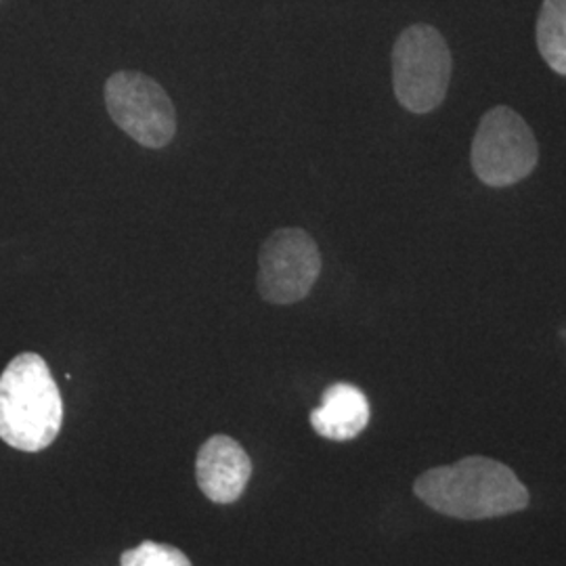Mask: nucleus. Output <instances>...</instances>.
Wrapping results in <instances>:
<instances>
[{"label":"nucleus","instance_id":"nucleus-1","mask_svg":"<svg viewBox=\"0 0 566 566\" xmlns=\"http://www.w3.org/2000/svg\"><path fill=\"white\" fill-rule=\"evenodd\" d=\"M413 491L426 506L458 521L500 518L528 506V491L512 468L483 455L428 470Z\"/></svg>","mask_w":566,"mask_h":566},{"label":"nucleus","instance_id":"nucleus-2","mask_svg":"<svg viewBox=\"0 0 566 566\" xmlns=\"http://www.w3.org/2000/svg\"><path fill=\"white\" fill-rule=\"evenodd\" d=\"M63 424L60 386L41 355L21 353L0 376V439L36 453L51 446Z\"/></svg>","mask_w":566,"mask_h":566},{"label":"nucleus","instance_id":"nucleus-3","mask_svg":"<svg viewBox=\"0 0 566 566\" xmlns=\"http://www.w3.org/2000/svg\"><path fill=\"white\" fill-rule=\"evenodd\" d=\"M451 53L443 34L426 23L409 25L392 49V86L405 109L428 114L446 99Z\"/></svg>","mask_w":566,"mask_h":566},{"label":"nucleus","instance_id":"nucleus-4","mask_svg":"<svg viewBox=\"0 0 566 566\" xmlns=\"http://www.w3.org/2000/svg\"><path fill=\"white\" fill-rule=\"evenodd\" d=\"M472 168L489 187H507L526 179L537 166L533 130L506 105L486 112L472 142Z\"/></svg>","mask_w":566,"mask_h":566},{"label":"nucleus","instance_id":"nucleus-5","mask_svg":"<svg viewBox=\"0 0 566 566\" xmlns=\"http://www.w3.org/2000/svg\"><path fill=\"white\" fill-rule=\"evenodd\" d=\"M103 95L112 120L143 147L163 149L175 139V105L154 78L142 72H116L105 82Z\"/></svg>","mask_w":566,"mask_h":566},{"label":"nucleus","instance_id":"nucleus-6","mask_svg":"<svg viewBox=\"0 0 566 566\" xmlns=\"http://www.w3.org/2000/svg\"><path fill=\"white\" fill-rule=\"evenodd\" d=\"M322 273L315 240L298 227L273 231L259 254V292L266 303L294 304L313 290Z\"/></svg>","mask_w":566,"mask_h":566},{"label":"nucleus","instance_id":"nucleus-7","mask_svg":"<svg viewBox=\"0 0 566 566\" xmlns=\"http://www.w3.org/2000/svg\"><path fill=\"white\" fill-rule=\"evenodd\" d=\"M198 485L203 495L214 504H233L242 497L252 462L243 447L231 437L217 434L203 443L196 462Z\"/></svg>","mask_w":566,"mask_h":566},{"label":"nucleus","instance_id":"nucleus-8","mask_svg":"<svg viewBox=\"0 0 566 566\" xmlns=\"http://www.w3.org/2000/svg\"><path fill=\"white\" fill-rule=\"evenodd\" d=\"M369 424V401L364 390L348 382L332 385L322 405L311 411V426L329 441H350Z\"/></svg>","mask_w":566,"mask_h":566},{"label":"nucleus","instance_id":"nucleus-9","mask_svg":"<svg viewBox=\"0 0 566 566\" xmlns=\"http://www.w3.org/2000/svg\"><path fill=\"white\" fill-rule=\"evenodd\" d=\"M537 46L547 65L566 76V0H544L537 18Z\"/></svg>","mask_w":566,"mask_h":566},{"label":"nucleus","instance_id":"nucleus-10","mask_svg":"<svg viewBox=\"0 0 566 566\" xmlns=\"http://www.w3.org/2000/svg\"><path fill=\"white\" fill-rule=\"evenodd\" d=\"M122 566H193L179 547L143 542L142 546L124 552Z\"/></svg>","mask_w":566,"mask_h":566}]
</instances>
